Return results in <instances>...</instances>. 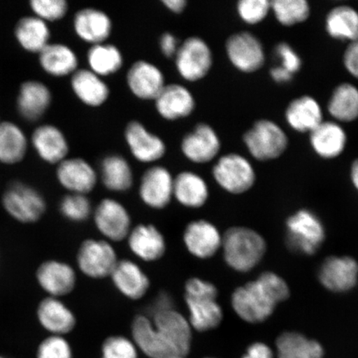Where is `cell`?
I'll use <instances>...</instances> for the list:
<instances>
[{
  "mask_svg": "<svg viewBox=\"0 0 358 358\" xmlns=\"http://www.w3.org/2000/svg\"><path fill=\"white\" fill-rule=\"evenodd\" d=\"M225 49L228 60L241 73H257L266 64V52L261 40L248 31L229 36Z\"/></svg>",
  "mask_w": 358,
  "mask_h": 358,
  "instance_id": "obj_9",
  "label": "cell"
},
{
  "mask_svg": "<svg viewBox=\"0 0 358 358\" xmlns=\"http://www.w3.org/2000/svg\"><path fill=\"white\" fill-rule=\"evenodd\" d=\"M37 56L40 69L52 78L71 77L79 69L77 53L65 43L51 42Z\"/></svg>",
  "mask_w": 358,
  "mask_h": 358,
  "instance_id": "obj_29",
  "label": "cell"
},
{
  "mask_svg": "<svg viewBox=\"0 0 358 358\" xmlns=\"http://www.w3.org/2000/svg\"><path fill=\"white\" fill-rule=\"evenodd\" d=\"M173 179L171 172L161 165L145 170L138 187V196L148 208L163 210L173 199Z\"/></svg>",
  "mask_w": 358,
  "mask_h": 358,
  "instance_id": "obj_13",
  "label": "cell"
},
{
  "mask_svg": "<svg viewBox=\"0 0 358 358\" xmlns=\"http://www.w3.org/2000/svg\"><path fill=\"white\" fill-rule=\"evenodd\" d=\"M170 308H174V301L171 295L167 292H160L155 298L150 306L151 316L156 313L168 310Z\"/></svg>",
  "mask_w": 358,
  "mask_h": 358,
  "instance_id": "obj_51",
  "label": "cell"
},
{
  "mask_svg": "<svg viewBox=\"0 0 358 358\" xmlns=\"http://www.w3.org/2000/svg\"><path fill=\"white\" fill-rule=\"evenodd\" d=\"M270 76L277 84H287L293 80L294 76L290 74L280 66L273 67L270 71Z\"/></svg>",
  "mask_w": 358,
  "mask_h": 358,
  "instance_id": "obj_52",
  "label": "cell"
},
{
  "mask_svg": "<svg viewBox=\"0 0 358 358\" xmlns=\"http://www.w3.org/2000/svg\"><path fill=\"white\" fill-rule=\"evenodd\" d=\"M110 278L125 298L136 301L144 298L150 288V277L131 259H119Z\"/></svg>",
  "mask_w": 358,
  "mask_h": 358,
  "instance_id": "obj_24",
  "label": "cell"
},
{
  "mask_svg": "<svg viewBox=\"0 0 358 358\" xmlns=\"http://www.w3.org/2000/svg\"><path fill=\"white\" fill-rule=\"evenodd\" d=\"M164 358H186V356L178 355H170V356H168V357H165Z\"/></svg>",
  "mask_w": 358,
  "mask_h": 358,
  "instance_id": "obj_55",
  "label": "cell"
},
{
  "mask_svg": "<svg viewBox=\"0 0 358 358\" xmlns=\"http://www.w3.org/2000/svg\"><path fill=\"white\" fill-rule=\"evenodd\" d=\"M271 8L277 22L284 27L301 24L311 15V6L307 0H272Z\"/></svg>",
  "mask_w": 358,
  "mask_h": 358,
  "instance_id": "obj_41",
  "label": "cell"
},
{
  "mask_svg": "<svg viewBox=\"0 0 358 358\" xmlns=\"http://www.w3.org/2000/svg\"><path fill=\"white\" fill-rule=\"evenodd\" d=\"M118 262L114 246L104 239H86L79 246L78 267L88 278L102 280L110 277Z\"/></svg>",
  "mask_w": 358,
  "mask_h": 358,
  "instance_id": "obj_8",
  "label": "cell"
},
{
  "mask_svg": "<svg viewBox=\"0 0 358 358\" xmlns=\"http://www.w3.org/2000/svg\"><path fill=\"white\" fill-rule=\"evenodd\" d=\"M275 53L281 62V67L294 76L301 71L303 66L302 58L290 44L281 42L275 47Z\"/></svg>",
  "mask_w": 358,
  "mask_h": 358,
  "instance_id": "obj_47",
  "label": "cell"
},
{
  "mask_svg": "<svg viewBox=\"0 0 358 358\" xmlns=\"http://www.w3.org/2000/svg\"><path fill=\"white\" fill-rule=\"evenodd\" d=\"M29 8L33 15L48 24L64 20L69 10L66 0H31Z\"/></svg>",
  "mask_w": 358,
  "mask_h": 358,
  "instance_id": "obj_43",
  "label": "cell"
},
{
  "mask_svg": "<svg viewBox=\"0 0 358 358\" xmlns=\"http://www.w3.org/2000/svg\"><path fill=\"white\" fill-rule=\"evenodd\" d=\"M56 178L70 194L87 195L95 189L98 174L87 160L79 157L67 158L57 165Z\"/></svg>",
  "mask_w": 358,
  "mask_h": 358,
  "instance_id": "obj_19",
  "label": "cell"
},
{
  "mask_svg": "<svg viewBox=\"0 0 358 358\" xmlns=\"http://www.w3.org/2000/svg\"><path fill=\"white\" fill-rule=\"evenodd\" d=\"M279 358H324V349L316 340L294 331L281 334L275 342Z\"/></svg>",
  "mask_w": 358,
  "mask_h": 358,
  "instance_id": "obj_38",
  "label": "cell"
},
{
  "mask_svg": "<svg viewBox=\"0 0 358 358\" xmlns=\"http://www.w3.org/2000/svg\"><path fill=\"white\" fill-rule=\"evenodd\" d=\"M30 148L44 163L57 165L69 156L70 146L64 131L52 124H40L29 136Z\"/></svg>",
  "mask_w": 358,
  "mask_h": 358,
  "instance_id": "obj_14",
  "label": "cell"
},
{
  "mask_svg": "<svg viewBox=\"0 0 358 358\" xmlns=\"http://www.w3.org/2000/svg\"><path fill=\"white\" fill-rule=\"evenodd\" d=\"M350 178L353 186L358 191V158L351 164Z\"/></svg>",
  "mask_w": 358,
  "mask_h": 358,
  "instance_id": "obj_54",
  "label": "cell"
},
{
  "mask_svg": "<svg viewBox=\"0 0 358 358\" xmlns=\"http://www.w3.org/2000/svg\"><path fill=\"white\" fill-rule=\"evenodd\" d=\"M162 3L170 12L180 15L187 8L186 0H163Z\"/></svg>",
  "mask_w": 358,
  "mask_h": 358,
  "instance_id": "obj_53",
  "label": "cell"
},
{
  "mask_svg": "<svg viewBox=\"0 0 358 358\" xmlns=\"http://www.w3.org/2000/svg\"><path fill=\"white\" fill-rule=\"evenodd\" d=\"M93 217L98 231L110 243L127 240L132 229L127 208L114 199L101 200L94 210Z\"/></svg>",
  "mask_w": 358,
  "mask_h": 358,
  "instance_id": "obj_10",
  "label": "cell"
},
{
  "mask_svg": "<svg viewBox=\"0 0 358 358\" xmlns=\"http://www.w3.org/2000/svg\"><path fill=\"white\" fill-rule=\"evenodd\" d=\"M13 37L22 50L38 55L51 43L52 32L48 22L30 15L16 22Z\"/></svg>",
  "mask_w": 358,
  "mask_h": 358,
  "instance_id": "obj_33",
  "label": "cell"
},
{
  "mask_svg": "<svg viewBox=\"0 0 358 358\" xmlns=\"http://www.w3.org/2000/svg\"><path fill=\"white\" fill-rule=\"evenodd\" d=\"M178 38L171 33H164L159 39V48L162 55L167 58H174L179 48Z\"/></svg>",
  "mask_w": 358,
  "mask_h": 358,
  "instance_id": "obj_49",
  "label": "cell"
},
{
  "mask_svg": "<svg viewBox=\"0 0 358 358\" xmlns=\"http://www.w3.org/2000/svg\"><path fill=\"white\" fill-rule=\"evenodd\" d=\"M71 88L84 105L100 107L108 101L110 90L100 76L90 69H78L71 76Z\"/></svg>",
  "mask_w": 358,
  "mask_h": 358,
  "instance_id": "obj_34",
  "label": "cell"
},
{
  "mask_svg": "<svg viewBox=\"0 0 358 358\" xmlns=\"http://www.w3.org/2000/svg\"><path fill=\"white\" fill-rule=\"evenodd\" d=\"M308 136L311 149L321 159H337L346 150L347 132L341 124L334 120H324Z\"/></svg>",
  "mask_w": 358,
  "mask_h": 358,
  "instance_id": "obj_25",
  "label": "cell"
},
{
  "mask_svg": "<svg viewBox=\"0 0 358 358\" xmlns=\"http://www.w3.org/2000/svg\"><path fill=\"white\" fill-rule=\"evenodd\" d=\"M125 142L138 162H157L166 154L167 147L159 136L148 129L138 120L129 122L124 129Z\"/></svg>",
  "mask_w": 358,
  "mask_h": 358,
  "instance_id": "obj_18",
  "label": "cell"
},
{
  "mask_svg": "<svg viewBox=\"0 0 358 358\" xmlns=\"http://www.w3.org/2000/svg\"><path fill=\"white\" fill-rule=\"evenodd\" d=\"M286 243L291 250L313 256L326 238L324 224L317 215L308 209H301L286 221Z\"/></svg>",
  "mask_w": 358,
  "mask_h": 358,
  "instance_id": "obj_5",
  "label": "cell"
},
{
  "mask_svg": "<svg viewBox=\"0 0 358 358\" xmlns=\"http://www.w3.org/2000/svg\"><path fill=\"white\" fill-rule=\"evenodd\" d=\"M36 313L40 325L51 335L64 337L77 325L73 311L59 298H44L38 303Z\"/></svg>",
  "mask_w": 358,
  "mask_h": 358,
  "instance_id": "obj_26",
  "label": "cell"
},
{
  "mask_svg": "<svg viewBox=\"0 0 358 358\" xmlns=\"http://www.w3.org/2000/svg\"><path fill=\"white\" fill-rule=\"evenodd\" d=\"M1 122H2V120H1V119H0V123H1Z\"/></svg>",
  "mask_w": 358,
  "mask_h": 358,
  "instance_id": "obj_58",
  "label": "cell"
},
{
  "mask_svg": "<svg viewBox=\"0 0 358 358\" xmlns=\"http://www.w3.org/2000/svg\"><path fill=\"white\" fill-rule=\"evenodd\" d=\"M36 280L48 296L59 298L69 295L77 285V273L69 264L48 259L36 271Z\"/></svg>",
  "mask_w": 358,
  "mask_h": 358,
  "instance_id": "obj_17",
  "label": "cell"
},
{
  "mask_svg": "<svg viewBox=\"0 0 358 358\" xmlns=\"http://www.w3.org/2000/svg\"><path fill=\"white\" fill-rule=\"evenodd\" d=\"M266 243L257 231L245 227H232L222 235V250L227 265L237 272L252 271L266 252Z\"/></svg>",
  "mask_w": 358,
  "mask_h": 358,
  "instance_id": "obj_2",
  "label": "cell"
},
{
  "mask_svg": "<svg viewBox=\"0 0 358 358\" xmlns=\"http://www.w3.org/2000/svg\"><path fill=\"white\" fill-rule=\"evenodd\" d=\"M132 341L150 358H164L176 355L156 329L150 316L138 315L131 324Z\"/></svg>",
  "mask_w": 358,
  "mask_h": 358,
  "instance_id": "obj_31",
  "label": "cell"
},
{
  "mask_svg": "<svg viewBox=\"0 0 358 358\" xmlns=\"http://www.w3.org/2000/svg\"><path fill=\"white\" fill-rule=\"evenodd\" d=\"M285 118L291 129L301 134H310L324 120L320 103L310 95L291 101L286 107Z\"/></svg>",
  "mask_w": 358,
  "mask_h": 358,
  "instance_id": "obj_30",
  "label": "cell"
},
{
  "mask_svg": "<svg viewBox=\"0 0 358 358\" xmlns=\"http://www.w3.org/2000/svg\"><path fill=\"white\" fill-rule=\"evenodd\" d=\"M236 10L240 20L248 25H257L271 13L270 0H241Z\"/></svg>",
  "mask_w": 358,
  "mask_h": 358,
  "instance_id": "obj_44",
  "label": "cell"
},
{
  "mask_svg": "<svg viewBox=\"0 0 358 358\" xmlns=\"http://www.w3.org/2000/svg\"><path fill=\"white\" fill-rule=\"evenodd\" d=\"M182 241L191 256L208 259L221 250L222 235L211 222L198 219L187 224L182 234Z\"/></svg>",
  "mask_w": 358,
  "mask_h": 358,
  "instance_id": "obj_16",
  "label": "cell"
},
{
  "mask_svg": "<svg viewBox=\"0 0 358 358\" xmlns=\"http://www.w3.org/2000/svg\"><path fill=\"white\" fill-rule=\"evenodd\" d=\"M173 199L186 208H203L209 199L208 183L195 172H180L173 179Z\"/></svg>",
  "mask_w": 358,
  "mask_h": 358,
  "instance_id": "obj_35",
  "label": "cell"
},
{
  "mask_svg": "<svg viewBox=\"0 0 358 358\" xmlns=\"http://www.w3.org/2000/svg\"><path fill=\"white\" fill-rule=\"evenodd\" d=\"M241 358H274V353L266 343L257 342L250 344Z\"/></svg>",
  "mask_w": 358,
  "mask_h": 358,
  "instance_id": "obj_50",
  "label": "cell"
},
{
  "mask_svg": "<svg viewBox=\"0 0 358 358\" xmlns=\"http://www.w3.org/2000/svg\"><path fill=\"white\" fill-rule=\"evenodd\" d=\"M218 296L215 295H185L192 330L200 333L216 329L221 325L224 315Z\"/></svg>",
  "mask_w": 358,
  "mask_h": 358,
  "instance_id": "obj_27",
  "label": "cell"
},
{
  "mask_svg": "<svg viewBox=\"0 0 358 358\" xmlns=\"http://www.w3.org/2000/svg\"><path fill=\"white\" fill-rule=\"evenodd\" d=\"M113 29L110 17L104 11L85 8L76 13L73 29L76 35L89 44L106 43Z\"/></svg>",
  "mask_w": 358,
  "mask_h": 358,
  "instance_id": "obj_28",
  "label": "cell"
},
{
  "mask_svg": "<svg viewBox=\"0 0 358 358\" xmlns=\"http://www.w3.org/2000/svg\"><path fill=\"white\" fill-rule=\"evenodd\" d=\"M127 83L133 95L143 101H155L166 85L159 67L145 60L134 62L129 67Z\"/></svg>",
  "mask_w": 358,
  "mask_h": 358,
  "instance_id": "obj_21",
  "label": "cell"
},
{
  "mask_svg": "<svg viewBox=\"0 0 358 358\" xmlns=\"http://www.w3.org/2000/svg\"><path fill=\"white\" fill-rule=\"evenodd\" d=\"M154 101L158 114L169 122L189 117L196 108L194 94L181 84L165 85Z\"/></svg>",
  "mask_w": 358,
  "mask_h": 358,
  "instance_id": "obj_23",
  "label": "cell"
},
{
  "mask_svg": "<svg viewBox=\"0 0 358 358\" xmlns=\"http://www.w3.org/2000/svg\"><path fill=\"white\" fill-rule=\"evenodd\" d=\"M164 341L178 355H189L192 341V328L189 320L174 308L150 317Z\"/></svg>",
  "mask_w": 358,
  "mask_h": 358,
  "instance_id": "obj_12",
  "label": "cell"
},
{
  "mask_svg": "<svg viewBox=\"0 0 358 358\" xmlns=\"http://www.w3.org/2000/svg\"><path fill=\"white\" fill-rule=\"evenodd\" d=\"M30 149L29 136L19 124L11 120L0 123V164L15 166L26 159Z\"/></svg>",
  "mask_w": 358,
  "mask_h": 358,
  "instance_id": "obj_32",
  "label": "cell"
},
{
  "mask_svg": "<svg viewBox=\"0 0 358 358\" xmlns=\"http://www.w3.org/2000/svg\"><path fill=\"white\" fill-rule=\"evenodd\" d=\"M327 110L334 122L352 123L358 120V87L355 84L343 83L334 89Z\"/></svg>",
  "mask_w": 358,
  "mask_h": 358,
  "instance_id": "obj_37",
  "label": "cell"
},
{
  "mask_svg": "<svg viewBox=\"0 0 358 358\" xmlns=\"http://www.w3.org/2000/svg\"><path fill=\"white\" fill-rule=\"evenodd\" d=\"M87 58L89 69L102 78L118 73L124 64L122 51L110 43L92 45Z\"/></svg>",
  "mask_w": 358,
  "mask_h": 358,
  "instance_id": "obj_40",
  "label": "cell"
},
{
  "mask_svg": "<svg viewBox=\"0 0 358 358\" xmlns=\"http://www.w3.org/2000/svg\"><path fill=\"white\" fill-rule=\"evenodd\" d=\"M37 358H73V348L64 336L50 335L40 343Z\"/></svg>",
  "mask_w": 358,
  "mask_h": 358,
  "instance_id": "obj_46",
  "label": "cell"
},
{
  "mask_svg": "<svg viewBox=\"0 0 358 358\" xmlns=\"http://www.w3.org/2000/svg\"><path fill=\"white\" fill-rule=\"evenodd\" d=\"M215 182L231 194H243L252 189L257 174L252 163L243 155L230 153L222 155L213 165Z\"/></svg>",
  "mask_w": 358,
  "mask_h": 358,
  "instance_id": "obj_6",
  "label": "cell"
},
{
  "mask_svg": "<svg viewBox=\"0 0 358 358\" xmlns=\"http://www.w3.org/2000/svg\"><path fill=\"white\" fill-rule=\"evenodd\" d=\"M59 211L67 221L80 223L91 217L92 207L87 195L69 194L60 201Z\"/></svg>",
  "mask_w": 358,
  "mask_h": 358,
  "instance_id": "obj_42",
  "label": "cell"
},
{
  "mask_svg": "<svg viewBox=\"0 0 358 358\" xmlns=\"http://www.w3.org/2000/svg\"><path fill=\"white\" fill-rule=\"evenodd\" d=\"M213 53L204 39L192 36L180 45L174 57L180 77L189 83L199 82L209 74L213 66Z\"/></svg>",
  "mask_w": 358,
  "mask_h": 358,
  "instance_id": "obj_7",
  "label": "cell"
},
{
  "mask_svg": "<svg viewBox=\"0 0 358 358\" xmlns=\"http://www.w3.org/2000/svg\"><path fill=\"white\" fill-rule=\"evenodd\" d=\"M343 64L348 73L358 80V41L348 44L343 55Z\"/></svg>",
  "mask_w": 358,
  "mask_h": 358,
  "instance_id": "obj_48",
  "label": "cell"
},
{
  "mask_svg": "<svg viewBox=\"0 0 358 358\" xmlns=\"http://www.w3.org/2000/svg\"><path fill=\"white\" fill-rule=\"evenodd\" d=\"M324 27L327 34L336 41H358V11L345 4L331 8L325 17Z\"/></svg>",
  "mask_w": 358,
  "mask_h": 358,
  "instance_id": "obj_36",
  "label": "cell"
},
{
  "mask_svg": "<svg viewBox=\"0 0 358 358\" xmlns=\"http://www.w3.org/2000/svg\"><path fill=\"white\" fill-rule=\"evenodd\" d=\"M100 177L102 185L111 192H127L134 185L131 164L123 156L119 155H110L103 159Z\"/></svg>",
  "mask_w": 358,
  "mask_h": 358,
  "instance_id": "obj_39",
  "label": "cell"
},
{
  "mask_svg": "<svg viewBox=\"0 0 358 358\" xmlns=\"http://www.w3.org/2000/svg\"><path fill=\"white\" fill-rule=\"evenodd\" d=\"M0 358H6V357H2V356H0Z\"/></svg>",
  "mask_w": 358,
  "mask_h": 358,
  "instance_id": "obj_56",
  "label": "cell"
},
{
  "mask_svg": "<svg viewBox=\"0 0 358 358\" xmlns=\"http://www.w3.org/2000/svg\"><path fill=\"white\" fill-rule=\"evenodd\" d=\"M290 289L286 281L275 272L265 271L256 280L236 288L231 303L236 315L249 324L266 321L279 303L287 301Z\"/></svg>",
  "mask_w": 358,
  "mask_h": 358,
  "instance_id": "obj_1",
  "label": "cell"
},
{
  "mask_svg": "<svg viewBox=\"0 0 358 358\" xmlns=\"http://www.w3.org/2000/svg\"><path fill=\"white\" fill-rule=\"evenodd\" d=\"M180 147L182 154L187 160L203 164L217 158L222 149V143L212 125L199 123L194 131L182 138Z\"/></svg>",
  "mask_w": 358,
  "mask_h": 358,
  "instance_id": "obj_15",
  "label": "cell"
},
{
  "mask_svg": "<svg viewBox=\"0 0 358 358\" xmlns=\"http://www.w3.org/2000/svg\"><path fill=\"white\" fill-rule=\"evenodd\" d=\"M52 100V92L47 84L39 80H26L17 89V115L27 123H38L50 109Z\"/></svg>",
  "mask_w": 358,
  "mask_h": 358,
  "instance_id": "obj_11",
  "label": "cell"
},
{
  "mask_svg": "<svg viewBox=\"0 0 358 358\" xmlns=\"http://www.w3.org/2000/svg\"><path fill=\"white\" fill-rule=\"evenodd\" d=\"M204 358H215V357H204Z\"/></svg>",
  "mask_w": 358,
  "mask_h": 358,
  "instance_id": "obj_57",
  "label": "cell"
},
{
  "mask_svg": "<svg viewBox=\"0 0 358 358\" xmlns=\"http://www.w3.org/2000/svg\"><path fill=\"white\" fill-rule=\"evenodd\" d=\"M319 280L325 289L332 292H347L357 284L358 263L351 257H327L320 268Z\"/></svg>",
  "mask_w": 358,
  "mask_h": 358,
  "instance_id": "obj_20",
  "label": "cell"
},
{
  "mask_svg": "<svg viewBox=\"0 0 358 358\" xmlns=\"http://www.w3.org/2000/svg\"><path fill=\"white\" fill-rule=\"evenodd\" d=\"M101 358H138V348L124 336L112 335L102 343Z\"/></svg>",
  "mask_w": 358,
  "mask_h": 358,
  "instance_id": "obj_45",
  "label": "cell"
},
{
  "mask_svg": "<svg viewBox=\"0 0 358 358\" xmlns=\"http://www.w3.org/2000/svg\"><path fill=\"white\" fill-rule=\"evenodd\" d=\"M250 156L261 162L275 160L287 151L289 140L280 124L271 120L259 119L243 137Z\"/></svg>",
  "mask_w": 358,
  "mask_h": 358,
  "instance_id": "obj_3",
  "label": "cell"
},
{
  "mask_svg": "<svg viewBox=\"0 0 358 358\" xmlns=\"http://www.w3.org/2000/svg\"><path fill=\"white\" fill-rule=\"evenodd\" d=\"M127 240L134 256L145 262H158L167 252L166 239L153 224H138L132 227Z\"/></svg>",
  "mask_w": 358,
  "mask_h": 358,
  "instance_id": "obj_22",
  "label": "cell"
},
{
  "mask_svg": "<svg viewBox=\"0 0 358 358\" xmlns=\"http://www.w3.org/2000/svg\"><path fill=\"white\" fill-rule=\"evenodd\" d=\"M1 203L13 219L24 224L38 222L47 211L46 200L41 192L22 181H13L6 187Z\"/></svg>",
  "mask_w": 358,
  "mask_h": 358,
  "instance_id": "obj_4",
  "label": "cell"
}]
</instances>
